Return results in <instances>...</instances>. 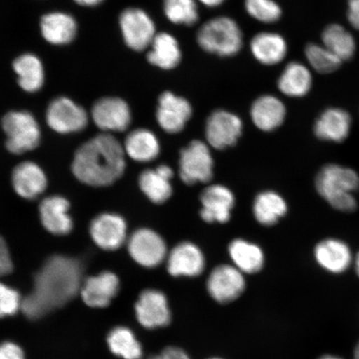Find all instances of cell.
I'll return each instance as SVG.
<instances>
[{
  "instance_id": "obj_1",
  "label": "cell",
  "mask_w": 359,
  "mask_h": 359,
  "mask_svg": "<svg viewBox=\"0 0 359 359\" xmlns=\"http://www.w3.org/2000/svg\"><path fill=\"white\" fill-rule=\"evenodd\" d=\"M83 266L77 259L56 255L35 276L34 290L22 300V313L37 320L73 299L82 286Z\"/></svg>"
},
{
  "instance_id": "obj_2",
  "label": "cell",
  "mask_w": 359,
  "mask_h": 359,
  "mask_svg": "<svg viewBox=\"0 0 359 359\" xmlns=\"http://www.w3.org/2000/svg\"><path fill=\"white\" fill-rule=\"evenodd\" d=\"M125 151L118 139L102 133L81 146L75 152L72 170L85 185L109 187L123 176Z\"/></svg>"
},
{
  "instance_id": "obj_3",
  "label": "cell",
  "mask_w": 359,
  "mask_h": 359,
  "mask_svg": "<svg viewBox=\"0 0 359 359\" xmlns=\"http://www.w3.org/2000/svg\"><path fill=\"white\" fill-rule=\"evenodd\" d=\"M358 187L359 177L355 170L339 164L325 165L316 178L318 195L339 212H353L357 209L353 191Z\"/></svg>"
},
{
  "instance_id": "obj_4",
  "label": "cell",
  "mask_w": 359,
  "mask_h": 359,
  "mask_svg": "<svg viewBox=\"0 0 359 359\" xmlns=\"http://www.w3.org/2000/svg\"><path fill=\"white\" fill-rule=\"evenodd\" d=\"M197 43L204 51L221 57L237 55L243 47V33L230 17L214 18L202 25L196 35Z\"/></svg>"
},
{
  "instance_id": "obj_5",
  "label": "cell",
  "mask_w": 359,
  "mask_h": 359,
  "mask_svg": "<svg viewBox=\"0 0 359 359\" xmlns=\"http://www.w3.org/2000/svg\"><path fill=\"white\" fill-rule=\"evenodd\" d=\"M2 128L7 137L6 147L13 154L33 151L41 140L37 120L29 111H12L4 115Z\"/></svg>"
},
{
  "instance_id": "obj_6",
  "label": "cell",
  "mask_w": 359,
  "mask_h": 359,
  "mask_svg": "<svg viewBox=\"0 0 359 359\" xmlns=\"http://www.w3.org/2000/svg\"><path fill=\"white\" fill-rule=\"evenodd\" d=\"M179 172L184 183L194 185L206 183L213 177L214 161L208 145L199 140L192 141L181 151Z\"/></svg>"
},
{
  "instance_id": "obj_7",
  "label": "cell",
  "mask_w": 359,
  "mask_h": 359,
  "mask_svg": "<svg viewBox=\"0 0 359 359\" xmlns=\"http://www.w3.org/2000/svg\"><path fill=\"white\" fill-rule=\"evenodd\" d=\"M119 24L126 44L134 51L141 52L150 47L156 35L154 21L140 8L125 10L121 13Z\"/></svg>"
},
{
  "instance_id": "obj_8",
  "label": "cell",
  "mask_w": 359,
  "mask_h": 359,
  "mask_svg": "<svg viewBox=\"0 0 359 359\" xmlns=\"http://www.w3.org/2000/svg\"><path fill=\"white\" fill-rule=\"evenodd\" d=\"M128 249L135 262L146 268L158 266L168 255L163 238L147 228L139 229L129 237Z\"/></svg>"
},
{
  "instance_id": "obj_9",
  "label": "cell",
  "mask_w": 359,
  "mask_h": 359,
  "mask_svg": "<svg viewBox=\"0 0 359 359\" xmlns=\"http://www.w3.org/2000/svg\"><path fill=\"white\" fill-rule=\"evenodd\" d=\"M49 128L58 133H79L87 127L88 116L82 107L69 97H60L53 100L46 111Z\"/></svg>"
},
{
  "instance_id": "obj_10",
  "label": "cell",
  "mask_w": 359,
  "mask_h": 359,
  "mask_svg": "<svg viewBox=\"0 0 359 359\" xmlns=\"http://www.w3.org/2000/svg\"><path fill=\"white\" fill-rule=\"evenodd\" d=\"M206 288L215 302L219 304L233 302L245 290L243 273L235 266L222 264L215 267L210 273Z\"/></svg>"
},
{
  "instance_id": "obj_11",
  "label": "cell",
  "mask_w": 359,
  "mask_h": 359,
  "mask_svg": "<svg viewBox=\"0 0 359 359\" xmlns=\"http://www.w3.org/2000/svg\"><path fill=\"white\" fill-rule=\"evenodd\" d=\"M92 118L97 127L105 133L123 132L132 122L131 109L119 97H103L92 109Z\"/></svg>"
},
{
  "instance_id": "obj_12",
  "label": "cell",
  "mask_w": 359,
  "mask_h": 359,
  "mask_svg": "<svg viewBox=\"0 0 359 359\" xmlns=\"http://www.w3.org/2000/svg\"><path fill=\"white\" fill-rule=\"evenodd\" d=\"M137 321L148 330L165 327L172 320L167 296L157 290H146L135 305Z\"/></svg>"
},
{
  "instance_id": "obj_13",
  "label": "cell",
  "mask_w": 359,
  "mask_h": 359,
  "mask_svg": "<svg viewBox=\"0 0 359 359\" xmlns=\"http://www.w3.org/2000/svg\"><path fill=\"white\" fill-rule=\"evenodd\" d=\"M239 116L224 110H217L209 116L205 127V137L209 144L217 150L226 149L236 144L242 133Z\"/></svg>"
},
{
  "instance_id": "obj_14",
  "label": "cell",
  "mask_w": 359,
  "mask_h": 359,
  "mask_svg": "<svg viewBox=\"0 0 359 359\" xmlns=\"http://www.w3.org/2000/svg\"><path fill=\"white\" fill-rule=\"evenodd\" d=\"M94 243L104 250H116L127 241L128 226L118 214L103 213L93 219L89 227Z\"/></svg>"
},
{
  "instance_id": "obj_15",
  "label": "cell",
  "mask_w": 359,
  "mask_h": 359,
  "mask_svg": "<svg viewBox=\"0 0 359 359\" xmlns=\"http://www.w3.org/2000/svg\"><path fill=\"white\" fill-rule=\"evenodd\" d=\"M191 115L192 107L186 98L172 92H164L159 97L156 116L157 123L165 132H182Z\"/></svg>"
},
{
  "instance_id": "obj_16",
  "label": "cell",
  "mask_w": 359,
  "mask_h": 359,
  "mask_svg": "<svg viewBox=\"0 0 359 359\" xmlns=\"http://www.w3.org/2000/svg\"><path fill=\"white\" fill-rule=\"evenodd\" d=\"M168 271L173 277H196L204 271L205 260L198 246L182 242L168 255Z\"/></svg>"
},
{
  "instance_id": "obj_17",
  "label": "cell",
  "mask_w": 359,
  "mask_h": 359,
  "mask_svg": "<svg viewBox=\"0 0 359 359\" xmlns=\"http://www.w3.org/2000/svg\"><path fill=\"white\" fill-rule=\"evenodd\" d=\"M201 217L208 223H226L230 221L235 205V196L231 190L222 185L210 186L201 196Z\"/></svg>"
},
{
  "instance_id": "obj_18",
  "label": "cell",
  "mask_w": 359,
  "mask_h": 359,
  "mask_svg": "<svg viewBox=\"0 0 359 359\" xmlns=\"http://www.w3.org/2000/svg\"><path fill=\"white\" fill-rule=\"evenodd\" d=\"M313 257L325 271L339 275L347 271L353 262L352 251L344 241L327 238L316 245Z\"/></svg>"
},
{
  "instance_id": "obj_19",
  "label": "cell",
  "mask_w": 359,
  "mask_h": 359,
  "mask_svg": "<svg viewBox=\"0 0 359 359\" xmlns=\"http://www.w3.org/2000/svg\"><path fill=\"white\" fill-rule=\"evenodd\" d=\"M69 209V202L65 197L51 196L44 198L39 205V217L45 230L55 236L69 235L74 228Z\"/></svg>"
},
{
  "instance_id": "obj_20",
  "label": "cell",
  "mask_w": 359,
  "mask_h": 359,
  "mask_svg": "<svg viewBox=\"0 0 359 359\" xmlns=\"http://www.w3.org/2000/svg\"><path fill=\"white\" fill-rule=\"evenodd\" d=\"M352 116L340 107H330L322 112L313 126V133L322 141L340 143L348 137Z\"/></svg>"
},
{
  "instance_id": "obj_21",
  "label": "cell",
  "mask_w": 359,
  "mask_h": 359,
  "mask_svg": "<svg viewBox=\"0 0 359 359\" xmlns=\"http://www.w3.org/2000/svg\"><path fill=\"white\" fill-rule=\"evenodd\" d=\"M11 181L17 194L26 200L37 198L48 187L46 175L33 161H25L17 165L13 170Z\"/></svg>"
},
{
  "instance_id": "obj_22",
  "label": "cell",
  "mask_w": 359,
  "mask_h": 359,
  "mask_svg": "<svg viewBox=\"0 0 359 359\" xmlns=\"http://www.w3.org/2000/svg\"><path fill=\"white\" fill-rule=\"evenodd\" d=\"M119 279L114 273L106 271L88 278L81 286V294L90 307L103 308L118 293Z\"/></svg>"
},
{
  "instance_id": "obj_23",
  "label": "cell",
  "mask_w": 359,
  "mask_h": 359,
  "mask_svg": "<svg viewBox=\"0 0 359 359\" xmlns=\"http://www.w3.org/2000/svg\"><path fill=\"white\" fill-rule=\"evenodd\" d=\"M250 48L255 60L267 66L280 64L288 53V44L285 38L273 32L255 34L250 40Z\"/></svg>"
},
{
  "instance_id": "obj_24",
  "label": "cell",
  "mask_w": 359,
  "mask_h": 359,
  "mask_svg": "<svg viewBox=\"0 0 359 359\" xmlns=\"http://www.w3.org/2000/svg\"><path fill=\"white\" fill-rule=\"evenodd\" d=\"M173 170L167 165H161L156 169H148L139 176V187L148 199L156 204H163L172 195L170 180Z\"/></svg>"
},
{
  "instance_id": "obj_25",
  "label": "cell",
  "mask_w": 359,
  "mask_h": 359,
  "mask_svg": "<svg viewBox=\"0 0 359 359\" xmlns=\"http://www.w3.org/2000/svg\"><path fill=\"white\" fill-rule=\"evenodd\" d=\"M251 119L264 132L280 128L286 116V107L279 98L263 95L253 102L250 109Z\"/></svg>"
},
{
  "instance_id": "obj_26",
  "label": "cell",
  "mask_w": 359,
  "mask_h": 359,
  "mask_svg": "<svg viewBox=\"0 0 359 359\" xmlns=\"http://www.w3.org/2000/svg\"><path fill=\"white\" fill-rule=\"evenodd\" d=\"M40 29L47 42L65 45L73 41L78 25L73 17L62 12L47 13L40 21Z\"/></svg>"
},
{
  "instance_id": "obj_27",
  "label": "cell",
  "mask_w": 359,
  "mask_h": 359,
  "mask_svg": "<svg viewBox=\"0 0 359 359\" xmlns=\"http://www.w3.org/2000/svg\"><path fill=\"white\" fill-rule=\"evenodd\" d=\"M150 48L147 57L151 65L163 70H172L181 62V47L177 39L169 33L156 34Z\"/></svg>"
},
{
  "instance_id": "obj_28",
  "label": "cell",
  "mask_w": 359,
  "mask_h": 359,
  "mask_svg": "<svg viewBox=\"0 0 359 359\" xmlns=\"http://www.w3.org/2000/svg\"><path fill=\"white\" fill-rule=\"evenodd\" d=\"M313 76L306 65L297 61L291 62L283 70L278 79V88L285 96L302 97L311 91Z\"/></svg>"
},
{
  "instance_id": "obj_29",
  "label": "cell",
  "mask_w": 359,
  "mask_h": 359,
  "mask_svg": "<svg viewBox=\"0 0 359 359\" xmlns=\"http://www.w3.org/2000/svg\"><path fill=\"white\" fill-rule=\"evenodd\" d=\"M125 154L138 163H149L160 154L161 147L156 135L145 128L130 133L123 145Z\"/></svg>"
},
{
  "instance_id": "obj_30",
  "label": "cell",
  "mask_w": 359,
  "mask_h": 359,
  "mask_svg": "<svg viewBox=\"0 0 359 359\" xmlns=\"http://www.w3.org/2000/svg\"><path fill=\"white\" fill-rule=\"evenodd\" d=\"M13 69L18 76L20 87L27 93H36L44 83V69L37 56L25 53L13 61Z\"/></svg>"
},
{
  "instance_id": "obj_31",
  "label": "cell",
  "mask_w": 359,
  "mask_h": 359,
  "mask_svg": "<svg viewBox=\"0 0 359 359\" xmlns=\"http://www.w3.org/2000/svg\"><path fill=\"white\" fill-rule=\"evenodd\" d=\"M228 250L235 266L243 273H255L264 267V252L257 245L236 239L231 241Z\"/></svg>"
},
{
  "instance_id": "obj_32",
  "label": "cell",
  "mask_w": 359,
  "mask_h": 359,
  "mask_svg": "<svg viewBox=\"0 0 359 359\" xmlns=\"http://www.w3.org/2000/svg\"><path fill=\"white\" fill-rule=\"evenodd\" d=\"M288 212V205L278 193L266 191L255 197L253 212L257 221L264 226H271L284 217Z\"/></svg>"
},
{
  "instance_id": "obj_33",
  "label": "cell",
  "mask_w": 359,
  "mask_h": 359,
  "mask_svg": "<svg viewBox=\"0 0 359 359\" xmlns=\"http://www.w3.org/2000/svg\"><path fill=\"white\" fill-rule=\"evenodd\" d=\"M322 44L343 62L351 60L355 55V39L343 25L331 24L321 34Z\"/></svg>"
},
{
  "instance_id": "obj_34",
  "label": "cell",
  "mask_w": 359,
  "mask_h": 359,
  "mask_svg": "<svg viewBox=\"0 0 359 359\" xmlns=\"http://www.w3.org/2000/svg\"><path fill=\"white\" fill-rule=\"evenodd\" d=\"M111 351L123 359H141L142 348L132 330L126 327H116L107 336Z\"/></svg>"
},
{
  "instance_id": "obj_35",
  "label": "cell",
  "mask_w": 359,
  "mask_h": 359,
  "mask_svg": "<svg viewBox=\"0 0 359 359\" xmlns=\"http://www.w3.org/2000/svg\"><path fill=\"white\" fill-rule=\"evenodd\" d=\"M304 55L312 69L321 74L334 73L344 62L324 45L316 43H309L305 47Z\"/></svg>"
},
{
  "instance_id": "obj_36",
  "label": "cell",
  "mask_w": 359,
  "mask_h": 359,
  "mask_svg": "<svg viewBox=\"0 0 359 359\" xmlns=\"http://www.w3.org/2000/svg\"><path fill=\"white\" fill-rule=\"evenodd\" d=\"M163 11L175 25L191 26L199 19L196 0H163Z\"/></svg>"
},
{
  "instance_id": "obj_37",
  "label": "cell",
  "mask_w": 359,
  "mask_h": 359,
  "mask_svg": "<svg viewBox=\"0 0 359 359\" xmlns=\"http://www.w3.org/2000/svg\"><path fill=\"white\" fill-rule=\"evenodd\" d=\"M245 7L250 16L264 24H273L282 16L280 6L273 0H245Z\"/></svg>"
},
{
  "instance_id": "obj_38",
  "label": "cell",
  "mask_w": 359,
  "mask_h": 359,
  "mask_svg": "<svg viewBox=\"0 0 359 359\" xmlns=\"http://www.w3.org/2000/svg\"><path fill=\"white\" fill-rule=\"evenodd\" d=\"M19 292L0 283V318L15 314L22 306Z\"/></svg>"
},
{
  "instance_id": "obj_39",
  "label": "cell",
  "mask_w": 359,
  "mask_h": 359,
  "mask_svg": "<svg viewBox=\"0 0 359 359\" xmlns=\"http://www.w3.org/2000/svg\"><path fill=\"white\" fill-rule=\"evenodd\" d=\"M13 271V262L6 242L0 236V277L7 276Z\"/></svg>"
},
{
  "instance_id": "obj_40",
  "label": "cell",
  "mask_w": 359,
  "mask_h": 359,
  "mask_svg": "<svg viewBox=\"0 0 359 359\" xmlns=\"http://www.w3.org/2000/svg\"><path fill=\"white\" fill-rule=\"evenodd\" d=\"M0 359H25L24 352L18 345L6 342L0 344Z\"/></svg>"
},
{
  "instance_id": "obj_41",
  "label": "cell",
  "mask_w": 359,
  "mask_h": 359,
  "mask_svg": "<svg viewBox=\"0 0 359 359\" xmlns=\"http://www.w3.org/2000/svg\"><path fill=\"white\" fill-rule=\"evenodd\" d=\"M149 359H191L183 349L177 347L165 348L159 355L151 357Z\"/></svg>"
},
{
  "instance_id": "obj_42",
  "label": "cell",
  "mask_w": 359,
  "mask_h": 359,
  "mask_svg": "<svg viewBox=\"0 0 359 359\" xmlns=\"http://www.w3.org/2000/svg\"><path fill=\"white\" fill-rule=\"evenodd\" d=\"M347 18L350 25L359 31V0H348Z\"/></svg>"
},
{
  "instance_id": "obj_43",
  "label": "cell",
  "mask_w": 359,
  "mask_h": 359,
  "mask_svg": "<svg viewBox=\"0 0 359 359\" xmlns=\"http://www.w3.org/2000/svg\"><path fill=\"white\" fill-rule=\"evenodd\" d=\"M198 1L206 7L217 8L222 6L226 0H198Z\"/></svg>"
},
{
  "instance_id": "obj_44",
  "label": "cell",
  "mask_w": 359,
  "mask_h": 359,
  "mask_svg": "<svg viewBox=\"0 0 359 359\" xmlns=\"http://www.w3.org/2000/svg\"><path fill=\"white\" fill-rule=\"evenodd\" d=\"M74 1L79 4V6L93 7L98 6V4H101L103 0H74Z\"/></svg>"
},
{
  "instance_id": "obj_45",
  "label": "cell",
  "mask_w": 359,
  "mask_h": 359,
  "mask_svg": "<svg viewBox=\"0 0 359 359\" xmlns=\"http://www.w3.org/2000/svg\"><path fill=\"white\" fill-rule=\"evenodd\" d=\"M353 262L354 267H355L357 275L359 277V252L357 254L355 259H353Z\"/></svg>"
},
{
  "instance_id": "obj_46",
  "label": "cell",
  "mask_w": 359,
  "mask_h": 359,
  "mask_svg": "<svg viewBox=\"0 0 359 359\" xmlns=\"http://www.w3.org/2000/svg\"><path fill=\"white\" fill-rule=\"evenodd\" d=\"M318 359H344V358L338 357V356H335V355H331V354H326V355L322 356Z\"/></svg>"
},
{
  "instance_id": "obj_47",
  "label": "cell",
  "mask_w": 359,
  "mask_h": 359,
  "mask_svg": "<svg viewBox=\"0 0 359 359\" xmlns=\"http://www.w3.org/2000/svg\"><path fill=\"white\" fill-rule=\"evenodd\" d=\"M353 359H359V342L356 345L355 349H354Z\"/></svg>"
},
{
  "instance_id": "obj_48",
  "label": "cell",
  "mask_w": 359,
  "mask_h": 359,
  "mask_svg": "<svg viewBox=\"0 0 359 359\" xmlns=\"http://www.w3.org/2000/svg\"><path fill=\"white\" fill-rule=\"evenodd\" d=\"M209 359H222V358H209Z\"/></svg>"
}]
</instances>
